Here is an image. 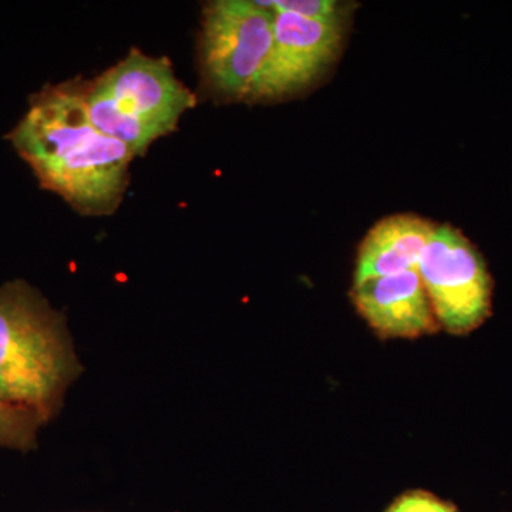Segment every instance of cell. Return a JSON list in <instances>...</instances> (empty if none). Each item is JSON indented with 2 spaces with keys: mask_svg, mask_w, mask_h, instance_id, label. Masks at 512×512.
Instances as JSON below:
<instances>
[{
  "mask_svg": "<svg viewBox=\"0 0 512 512\" xmlns=\"http://www.w3.org/2000/svg\"><path fill=\"white\" fill-rule=\"evenodd\" d=\"M9 138L42 187L77 211L104 215L119 207L136 156L93 126L82 83L42 90Z\"/></svg>",
  "mask_w": 512,
  "mask_h": 512,
  "instance_id": "obj_1",
  "label": "cell"
},
{
  "mask_svg": "<svg viewBox=\"0 0 512 512\" xmlns=\"http://www.w3.org/2000/svg\"><path fill=\"white\" fill-rule=\"evenodd\" d=\"M83 92L93 126L126 144L134 156L171 133L195 106L194 94L177 79L171 63L140 50L83 84Z\"/></svg>",
  "mask_w": 512,
  "mask_h": 512,
  "instance_id": "obj_2",
  "label": "cell"
},
{
  "mask_svg": "<svg viewBox=\"0 0 512 512\" xmlns=\"http://www.w3.org/2000/svg\"><path fill=\"white\" fill-rule=\"evenodd\" d=\"M70 366L56 313L23 282L0 286V399L42 413Z\"/></svg>",
  "mask_w": 512,
  "mask_h": 512,
  "instance_id": "obj_3",
  "label": "cell"
},
{
  "mask_svg": "<svg viewBox=\"0 0 512 512\" xmlns=\"http://www.w3.org/2000/svg\"><path fill=\"white\" fill-rule=\"evenodd\" d=\"M272 2L218 0L205 8L200 63L205 83L228 99H254L274 43Z\"/></svg>",
  "mask_w": 512,
  "mask_h": 512,
  "instance_id": "obj_4",
  "label": "cell"
},
{
  "mask_svg": "<svg viewBox=\"0 0 512 512\" xmlns=\"http://www.w3.org/2000/svg\"><path fill=\"white\" fill-rule=\"evenodd\" d=\"M417 272L437 322L448 332L466 335L490 316L491 276L483 256L457 229H434Z\"/></svg>",
  "mask_w": 512,
  "mask_h": 512,
  "instance_id": "obj_5",
  "label": "cell"
},
{
  "mask_svg": "<svg viewBox=\"0 0 512 512\" xmlns=\"http://www.w3.org/2000/svg\"><path fill=\"white\" fill-rule=\"evenodd\" d=\"M274 12V43L254 99H282L305 89L335 59L342 43V16L315 20Z\"/></svg>",
  "mask_w": 512,
  "mask_h": 512,
  "instance_id": "obj_6",
  "label": "cell"
},
{
  "mask_svg": "<svg viewBox=\"0 0 512 512\" xmlns=\"http://www.w3.org/2000/svg\"><path fill=\"white\" fill-rule=\"evenodd\" d=\"M352 296L382 338H419L439 325L417 269L355 282Z\"/></svg>",
  "mask_w": 512,
  "mask_h": 512,
  "instance_id": "obj_7",
  "label": "cell"
},
{
  "mask_svg": "<svg viewBox=\"0 0 512 512\" xmlns=\"http://www.w3.org/2000/svg\"><path fill=\"white\" fill-rule=\"evenodd\" d=\"M434 229L430 222L413 215L379 222L360 245L355 282L417 269Z\"/></svg>",
  "mask_w": 512,
  "mask_h": 512,
  "instance_id": "obj_8",
  "label": "cell"
},
{
  "mask_svg": "<svg viewBox=\"0 0 512 512\" xmlns=\"http://www.w3.org/2000/svg\"><path fill=\"white\" fill-rule=\"evenodd\" d=\"M42 413L0 399V446L26 447L35 436Z\"/></svg>",
  "mask_w": 512,
  "mask_h": 512,
  "instance_id": "obj_9",
  "label": "cell"
},
{
  "mask_svg": "<svg viewBox=\"0 0 512 512\" xmlns=\"http://www.w3.org/2000/svg\"><path fill=\"white\" fill-rule=\"evenodd\" d=\"M272 8L315 20H329L340 16L339 3L332 0H281L272 2Z\"/></svg>",
  "mask_w": 512,
  "mask_h": 512,
  "instance_id": "obj_10",
  "label": "cell"
},
{
  "mask_svg": "<svg viewBox=\"0 0 512 512\" xmlns=\"http://www.w3.org/2000/svg\"><path fill=\"white\" fill-rule=\"evenodd\" d=\"M386 512H457V508L426 491H412L397 498Z\"/></svg>",
  "mask_w": 512,
  "mask_h": 512,
  "instance_id": "obj_11",
  "label": "cell"
}]
</instances>
